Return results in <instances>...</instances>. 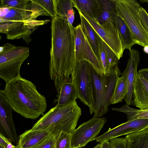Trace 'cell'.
<instances>
[{
	"mask_svg": "<svg viewBox=\"0 0 148 148\" xmlns=\"http://www.w3.org/2000/svg\"><path fill=\"white\" fill-rule=\"evenodd\" d=\"M10 142L3 135L0 133V146L6 148L7 144Z\"/></svg>",
	"mask_w": 148,
	"mask_h": 148,
	"instance_id": "obj_32",
	"label": "cell"
},
{
	"mask_svg": "<svg viewBox=\"0 0 148 148\" xmlns=\"http://www.w3.org/2000/svg\"><path fill=\"white\" fill-rule=\"evenodd\" d=\"M78 12L81 20L80 25L83 32L95 54L98 58L101 61L99 53V44L101 38L86 19L80 12Z\"/></svg>",
	"mask_w": 148,
	"mask_h": 148,
	"instance_id": "obj_21",
	"label": "cell"
},
{
	"mask_svg": "<svg viewBox=\"0 0 148 148\" xmlns=\"http://www.w3.org/2000/svg\"><path fill=\"white\" fill-rule=\"evenodd\" d=\"M106 121L105 118L93 117L81 124L71 134V148L83 147L95 140Z\"/></svg>",
	"mask_w": 148,
	"mask_h": 148,
	"instance_id": "obj_10",
	"label": "cell"
},
{
	"mask_svg": "<svg viewBox=\"0 0 148 148\" xmlns=\"http://www.w3.org/2000/svg\"><path fill=\"white\" fill-rule=\"evenodd\" d=\"M143 50L145 53L148 54V45L143 47Z\"/></svg>",
	"mask_w": 148,
	"mask_h": 148,
	"instance_id": "obj_35",
	"label": "cell"
},
{
	"mask_svg": "<svg viewBox=\"0 0 148 148\" xmlns=\"http://www.w3.org/2000/svg\"><path fill=\"white\" fill-rule=\"evenodd\" d=\"M76 62L85 61L90 64L99 73L104 74L102 63L95 54L84 34L80 24L74 27Z\"/></svg>",
	"mask_w": 148,
	"mask_h": 148,
	"instance_id": "obj_11",
	"label": "cell"
},
{
	"mask_svg": "<svg viewBox=\"0 0 148 148\" xmlns=\"http://www.w3.org/2000/svg\"><path fill=\"white\" fill-rule=\"evenodd\" d=\"M99 53L104 74L109 73L118 64L119 60L114 53L101 39L99 44Z\"/></svg>",
	"mask_w": 148,
	"mask_h": 148,
	"instance_id": "obj_19",
	"label": "cell"
},
{
	"mask_svg": "<svg viewBox=\"0 0 148 148\" xmlns=\"http://www.w3.org/2000/svg\"><path fill=\"white\" fill-rule=\"evenodd\" d=\"M112 110L124 113L127 116V121L138 119H148V108L136 109L131 108L125 104L120 108H113Z\"/></svg>",
	"mask_w": 148,
	"mask_h": 148,
	"instance_id": "obj_27",
	"label": "cell"
},
{
	"mask_svg": "<svg viewBox=\"0 0 148 148\" xmlns=\"http://www.w3.org/2000/svg\"><path fill=\"white\" fill-rule=\"evenodd\" d=\"M147 128L148 119L127 121L113 128H109L106 132L97 137L95 140L96 142L100 143L121 136L139 132Z\"/></svg>",
	"mask_w": 148,
	"mask_h": 148,
	"instance_id": "obj_13",
	"label": "cell"
},
{
	"mask_svg": "<svg viewBox=\"0 0 148 148\" xmlns=\"http://www.w3.org/2000/svg\"><path fill=\"white\" fill-rule=\"evenodd\" d=\"M56 15L67 21L73 27L75 11L72 0H53Z\"/></svg>",
	"mask_w": 148,
	"mask_h": 148,
	"instance_id": "obj_20",
	"label": "cell"
},
{
	"mask_svg": "<svg viewBox=\"0 0 148 148\" xmlns=\"http://www.w3.org/2000/svg\"><path fill=\"white\" fill-rule=\"evenodd\" d=\"M111 17L118 32L123 51L125 49L131 50L132 47L136 44L128 27L123 20L116 12L112 13Z\"/></svg>",
	"mask_w": 148,
	"mask_h": 148,
	"instance_id": "obj_18",
	"label": "cell"
},
{
	"mask_svg": "<svg viewBox=\"0 0 148 148\" xmlns=\"http://www.w3.org/2000/svg\"><path fill=\"white\" fill-rule=\"evenodd\" d=\"M32 9L38 17L46 16L53 18L56 16L53 0H32Z\"/></svg>",
	"mask_w": 148,
	"mask_h": 148,
	"instance_id": "obj_24",
	"label": "cell"
},
{
	"mask_svg": "<svg viewBox=\"0 0 148 148\" xmlns=\"http://www.w3.org/2000/svg\"><path fill=\"white\" fill-rule=\"evenodd\" d=\"M127 92L126 78L122 73L118 79L111 98L110 104H116L122 101Z\"/></svg>",
	"mask_w": 148,
	"mask_h": 148,
	"instance_id": "obj_26",
	"label": "cell"
},
{
	"mask_svg": "<svg viewBox=\"0 0 148 148\" xmlns=\"http://www.w3.org/2000/svg\"><path fill=\"white\" fill-rule=\"evenodd\" d=\"M29 55L27 47L7 43L0 47V77L6 84L21 76V66Z\"/></svg>",
	"mask_w": 148,
	"mask_h": 148,
	"instance_id": "obj_6",
	"label": "cell"
},
{
	"mask_svg": "<svg viewBox=\"0 0 148 148\" xmlns=\"http://www.w3.org/2000/svg\"><path fill=\"white\" fill-rule=\"evenodd\" d=\"M116 13L129 29L136 44L148 45V33L142 25L139 13L140 5L134 0H114Z\"/></svg>",
	"mask_w": 148,
	"mask_h": 148,
	"instance_id": "obj_7",
	"label": "cell"
},
{
	"mask_svg": "<svg viewBox=\"0 0 148 148\" xmlns=\"http://www.w3.org/2000/svg\"><path fill=\"white\" fill-rule=\"evenodd\" d=\"M74 27L56 15L52 19L49 68L56 90L70 77L76 63Z\"/></svg>",
	"mask_w": 148,
	"mask_h": 148,
	"instance_id": "obj_1",
	"label": "cell"
},
{
	"mask_svg": "<svg viewBox=\"0 0 148 148\" xmlns=\"http://www.w3.org/2000/svg\"><path fill=\"white\" fill-rule=\"evenodd\" d=\"M139 13L141 23L148 33V13L142 7H140L139 8Z\"/></svg>",
	"mask_w": 148,
	"mask_h": 148,
	"instance_id": "obj_31",
	"label": "cell"
},
{
	"mask_svg": "<svg viewBox=\"0 0 148 148\" xmlns=\"http://www.w3.org/2000/svg\"><path fill=\"white\" fill-rule=\"evenodd\" d=\"M130 57L126 67L123 73L126 76L127 88V92L124 99L126 104L128 106L133 105V92L134 82L137 68L140 61L139 53L135 49L129 51Z\"/></svg>",
	"mask_w": 148,
	"mask_h": 148,
	"instance_id": "obj_14",
	"label": "cell"
},
{
	"mask_svg": "<svg viewBox=\"0 0 148 148\" xmlns=\"http://www.w3.org/2000/svg\"><path fill=\"white\" fill-rule=\"evenodd\" d=\"M0 148H5L1 146H0Z\"/></svg>",
	"mask_w": 148,
	"mask_h": 148,
	"instance_id": "obj_38",
	"label": "cell"
},
{
	"mask_svg": "<svg viewBox=\"0 0 148 148\" xmlns=\"http://www.w3.org/2000/svg\"><path fill=\"white\" fill-rule=\"evenodd\" d=\"M100 12L97 21L102 24L111 19V14L116 12L114 0H99Z\"/></svg>",
	"mask_w": 148,
	"mask_h": 148,
	"instance_id": "obj_25",
	"label": "cell"
},
{
	"mask_svg": "<svg viewBox=\"0 0 148 148\" xmlns=\"http://www.w3.org/2000/svg\"><path fill=\"white\" fill-rule=\"evenodd\" d=\"M88 72L92 89L93 117L100 118L108 111V106L121 73L117 64L109 73L100 74L89 62Z\"/></svg>",
	"mask_w": 148,
	"mask_h": 148,
	"instance_id": "obj_4",
	"label": "cell"
},
{
	"mask_svg": "<svg viewBox=\"0 0 148 148\" xmlns=\"http://www.w3.org/2000/svg\"></svg>",
	"mask_w": 148,
	"mask_h": 148,
	"instance_id": "obj_40",
	"label": "cell"
},
{
	"mask_svg": "<svg viewBox=\"0 0 148 148\" xmlns=\"http://www.w3.org/2000/svg\"><path fill=\"white\" fill-rule=\"evenodd\" d=\"M138 72L148 81V68L140 69Z\"/></svg>",
	"mask_w": 148,
	"mask_h": 148,
	"instance_id": "obj_33",
	"label": "cell"
},
{
	"mask_svg": "<svg viewBox=\"0 0 148 148\" xmlns=\"http://www.w3.org/2000/svg\"><path fill=\"white\" fill-rule=\"evenodd\" d=\"M56 90L57 93L54 103H56L57 107L70 104L78 98L71 77Z\"/></svg>",
	"mask_w": 148,
	"mask_h": 148,
	"instance_id": "obj_17",
	"label": "cell"
},
{
	"mask_svg": "<svg viewBox=\"0 0 148 148\" xmlns=\"http://www.w3.org/2000/svg\"><path fill=\"white\" fill-rule=\"evenodd\" d=\"M101 145L100 143V144H97L93 148H101Z\"/></svg>",
	"mask_w": 148,
	"mask_h": 148,
	"instance_id": "obj_36",
	"label": "cell"
},
{
	"mask_svg": "<svg viewBox=\"0 0 148 148\" xmlns=\"http://www.w3.org/2000/svg\"><path fill=\"white\" fill-rule=\"evenodd\" d=\"M0 90L13 110L26 118L36 119L47 110L45 97L32 82L21 76L6 84L4 89Z\"/></svg>",
	"mask_w": 148,
	"mask_h": 148,
	"instance_id": "obj_3",
	"label": "cell"
},
{
	"mask_svg": "<svg viewBox=\"0 0 148 148\" xmlns=\"http://www.w3.org/2000/svg\"><path fill=\"white\" fill-rule=\"evenodd\" d=\"M51 134L44 130H27L19 136L16 148H31L46 139Z\"/></svg>",
	"mask_w": 148,
	"mask_h": 148,
	"instance_id": "obj_16",
	"label": "cell"
},
{
	"mask_svg": "<svg viewBox=\"0 0 148 148\" xmlns=\"http://www.w3.org/2000/svg\"><path fill=\"white\" fill-rule=\"evenodd\" d=\"M79 148H84V147H83Z\"/></svg>",
	"mask_w": 148,
	"mask_h": 148,
	"instance_id": "obj_39",
	"label": "cell"
},
{
	"mask_svg": "<svg viewBox=\"0 0 148 148\" xmlns=\"http://www.w3.org/2000/svg\"><path fill=\"white\" fill-rule=\"evenodd\" d=\"M109 141L111 148H126V140L125 138H116Z\"/></svg>",
	"mask_w": 148,
	"mask_h": 148,
	"instance_id": "obj_30",
	"label": "cell"
},
{
	"mask_svg": "<svg viewBox=\"0 0 148 148\" xmlns=\"http://www.w3.org/2000/svg\"><path fill=\"white\" fill-rule=\"evenodd\" d=\"M101 148H111L109 141L107 140L100 143Z\"/></svg>",
	"mask_w": 148,
	"mask_h": 148,
	"instance_id": "obj_34",
	"label": "cell"
},
{
	"mask_svg": "<svg viewBox=\"0 0 148 148\" xmlns=\"http://www.w3.org/2000/svg\"><path fill=\"white\" fill-rule=\"evenodd\" d=\"M0 32L8 40L23 39L27 44L31 35L49 20H38L32 0H0Z\"/></svg>",
	"mask_w": 148,
	"mask_h": 148,
	"instance_id": "obj_2",
	"label": "cell"
},
{
	"mask_svg": "<svg viewBox=\"0 0 148 148\" xmlns=\"http://www.w3.org/2000/svg\"><path fill=\"white\" fill-rule=\"evenodd\" d=\"M73 6L96 20L100 12L99 0H72Z\"/></svg>",
	"mask_w": 148,
	"mask_h": 148,
	"instance_id": "obj_22",
	"label": "cell"
},
{
	"mask_svg": "<svg viewBox=\"0 0 148 148\" xmlns=\"http://www.w3.org/2000/svg\"><path fill=\"white\" fill-rule=\"evenodd\" d=\"M126 148H148V128L127 135Z\"/></svg>",
	"mask_w": 148,
	"mask_h": 148,
	"instance_id": "obj_23",
	"label": "cell"
},
{
	"mask_svg": "<svg viewBox=\"0 0 148 148\" xmlns=\"http://www.w3.org/2000/svg\"><path fill=\"white\" fill-rule=\"evenodd\" d=\"M81 114V109L76 101L62 107L56 106L42 115L31 129L45 130L51 134L64 132L71 134Z\"/></svg>",
	"mask_w": 148,
	"mask_h": 148,
	"instance_id": "obj_5",
	"label": "cell"
},
{
	"mask_svg": "<svg viewBox=\"0 0 148 148\" xmlns=\"http://www.w3.org/2000/svg\"><path fill=\"white\" fill-rule=\"evenodd\" d=\"M139 1L142 3L146 2L148 3V0H139Z\"/></svg>",
	"mask_w": 148,
	"mask_h": 148,
	"instance_id": "obj_37",
	"label": "cell"
},
{
	"mask_svg": "<svg viewBox=\"0 0 148 148\" xmlns=\"http://www.w3.org/2000/svg\"><path fill=\"white\" fill-rule=\"evenodd\" d=\"M12 110L6 97L0 90V133L16 146L18 143L19 136L13 121Z\"/></svg>",
	"mask_w": 148,
	"mask_h": 148,
	"instance_id": "obj_12",
	"label": "cell"
},
{
	"mask_svg": "<svg viewBox=\"0 0 148 148\" xmlns=\"http://www.w3.org/2000/svg\"><path fill=\"white\" fill-rule=\"evenodd\" d=\"M71 134L61 132L53 148H71Z\"/></svg>",
	"mask_w": 148,
	"mask_h": 148,
	"instance_id": "obj_28",
	"label": "cell"
},
{
	"mask_svg": "<svg viewBox=\"0 0 148 148\" xmlns=\"http://www.w3.org/2000/svg\"><path fill=\"white\" fill-rule=\"evenodd\" d=\"M133 105L140 109L148 108V81L138 73L134 82Z\"/></svg>",
	"mask_w": 148,
	"mask_h": 148,
	"instance_id": "obj_15",
	"label": "cell"
},
{
	"mask_svg": "<svg viewBox=\"0 0 148 148\" xmlns=\"http://www.w3.org/2000/svg\"><path fill=\"white\" fill-rule=\"evenodd\" d=\"M59 134H51L45 140L31 148H53Z\"/></svg>",
	"mask_w": 148,
	"mask_h": 148,
	"instance_id": "obj_29",
	"label": "cell"
},
{
	"mask_svg": "<svg viewBox=\"0 0 148 148\" xmlns=\"http://www.w3.org/2000/svg\"><path fill=\"white\" fill-rule=\"evenodd\" d=\"M80 12L86 19L101 39L114 53L119 60L124 51L118 32L112 19L101 24L82 12Z\"/></svg>",
	"mask_w": 148,
	"mask_h": 148,
	"instance_id": "obj_9",
	"label": "cell"
},
{
	"mask_svg": "<svg viewBox=\"0 0 148 148\" xmlns=\"http://www.w3.org/2000/svg\"><path fill=\"white\" fill-rule=\"evenodd\" d=\"M88 64L85 61L76 62L71 77L78 98L89 107L92 114L94 112Z\"/></svg>",
	"mask_w": 148,
	"mask_h": 148,
	"instance_id": "obj_8",
	"label": "cell"
}]
</instances>
